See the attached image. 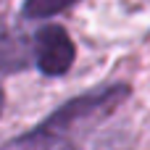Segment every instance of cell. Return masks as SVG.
Instances as JSON below:
<instances>
[{"label": "cell", "instance_id": "7a4b0ae2", "mask_svg": "<svg viewBox=\"0 0 150 150\" xmlns=\"http://www.w3.org/2000/svg\"><path fill=\"white\" fill-rule=\"evenodd\" d=\"M76 58V47L63 26H45L34 37V63L45 76H61L71 69Z\"/></svg>", "mask_w": 150, "mask_h": 150}, {"label": "cell", "instance_id": "277c9868", "mask_svg": "<svg viewBox=\"0 0 150 150\" xmlns=\"http://www.w3.org/2000/svg\"><path fill=\"white\" fill-rule=\"evenodd\" d=\"M74 3H79V0H26L24 8H21V16L40 21V18H50V16L71 8Z\"/></svg>", "mask_w": 150, "mask_h": 150}, {"label": "cell", "instance_id": "3957f363", "mask_svg": "<svg viewBox=\"0 0 150 150\" xmlns=\"http://www.w3.org/2000/svg\"><path fill=\"white\" fill-rule=\"evenodd\" d=\"M34 58V45L29 47L26 40L0 24V71H21Z\"/></svg>", "mask_w": 150, "mask_h": 150}, {"label": "cell", "instance_id": "5b68a950", "mask_svg": "<svg viewBox=\"0 0 150 150\" xmlns=\"http://www.w3.org/2000/svg\"><path fill=\"white\" fill-rule=\"evenodd\" d=\"M3 100H5V98H3V90H0V111H3Z\"/></svg>", "mask_w": 150, "mask_h": 150}, {"label": "cell", "instance_id": "6da1fadb", "mask_svg": "<svg viewBox=\"0 0 150 150\" xmlns=\"http://www.w3.org/2000/svg\"><path fill=\"white\" fill-rule=\"evenodd\" d=\"M129 95V84H111L103 90L84 92L55 108L26 134L16 137L11 142V150H79L76 137L84 132V127L113 113Z\"/></svg>", "mask_w": 150, "mask_h": 150}]
</instances>
